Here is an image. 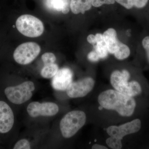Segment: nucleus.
<instances>
[{
	"instance_id": "obj_2",
	"label": "nucleus",
	"mask_w": 149,
	"mask_h": 149,
	"mask_svg": "<svg viewBox=\"0 0 149 149\" xmlns=\"http://www.w3.org/2000/svg\"><path fill=\"white\" fill-rule=\"evenodd\" d=\"M109 85L126 95L148 102L149 86L143 80L135 78L126 68L113 70L109 77Z\"/></svg>"
},
{
	"instance_id": "obj_26",
	"label": "nucleus",
	"mask_w": 149,
	"mask_h": 149,
	"mask_svg": "<svg viewBox=\"0 0 149 149\" xmlns=\"http://www.w3.org/2000/svg\"><path fill=\"white\" fill-rule=\"evenodd\" d=\"M87 41L91 45H95L97 42V39L95 35H90L87 37Z\"/></svg>"
},
{
	"instance_id": "obj_22",
	"label": "nucleus",
	"mask_w": 149,
	"mask_h": 149,
	"mask_svg": "<svg viewBox=\"0 0 149 149\" xmlns=\"http://www.w3.org/2000/svg\"><path fill=\"white\" fill-rule=\"evenodd\" d=\"M142 45L146 50L147 61L149 64V36H147L143 39Z\"/></svg>"
},
{
	"instance_id": "obj_9",
	"label": "nucleus",
	"mask_w": 149,
	"mask_h": 149,
	"mask_svg": "<svg viewBox=\"0 0 149 149\" xmlns=\"http://www.w3.org/2000/svg\"><path fill=\"white\" fill-rule=\"evenodd\" d=\"M27 110L29 116L32 118L40 116H52L58 112L59 107L56 104L51 102L41 103L33 102L28 105Z\"/></svg>"
},
{
	"instance_id": "obj_19",
	"label": "nucleus",
	"mask_w": 149,
	"mask_h": 149,
	"mask_svg": "<svg viewBox=\"0 0 149 149\" xmlns=\"http://www.w3.org/2000/svg\"><path fill=\"white\" fill-rule=\"evenodd\" d=\"M42 59L44 64L54 63L56 59L55 55L52 53L50 52L45 53L43 54L42 56Z\"/></svg>"
},
{
	"instance_id": "obj_15",
	"label": "nucleus",
	"mask_w": 149,
	"mask_h": 149,
	"mask_svg": "<svg viewBox=\"0 0 149 149\" xmlns=\"http://www.w3.org/2000/svg\"><path fill=\"white\" fill-rule=\"evenodd\" d=\"M97 42L95 46V50L100 56V59L106 58L108 56L109 52L106 43L104 41L103 35L97 33L95 35Z\"/></svg>"
},
{
	"instance_id": "obj_11",
	"label": "nucleus",
	"mask_w": 149,
	"mask_h": 149,
	"mask_svg": "<svg viewBox=\"0 0 149 149\" xmlns=\"http://www.w3.org/2000/svg\"><path fill=\"white\" fill-rule=\"evenodd\" d=\"M73 72L68 68L59 69L53 77L52 85L55 90L66 91L69 85L73 81Z\"/></svg>"
},
{
	"instance_id": "obj_16",
	"label": "nucleus",
	"mask_w": 149,
	"mask_h": 149,
	"mask_svg": "<svg viewBox=\"0 0 149 149\" xmlns=\"http://www.w3.org/2000/svg\"><path fill=\"white\" fill-rule=\"evenodd\" d=\"M58 70V65L55 63L44 64V66L41 70V74L44 78H53Z\"/></svg>"
},
{
	"instance_id": "obj_4",
	"label": "nucleus",
	"mask_w": 149,
	"mask_h": 149,
	"mask_svg": "<svg viewBox=\"0 0 149 149\" xmlns=\"http://www.w3.org/2000/svg\"><path fill=\"white\" fill-rule=\"evenodd\" d=\"M142 121L139 117H136L126 122L118 124L109 125L104 128L107 137L116 139L124 147L125 140L129 136L139 133L142 128Z\"/></svg>"
},
{
	"instance_id": "obj_23",
	"label": "nucleus",
	"mask_w": 149,
	"mask_h": 149,
	"mask_svg": "<svg viewBox=\"0 0 149 149\" xmlns=\"http://www.w3.org/2000/svg\"><path fill=\"white\" fill-rule=\"evenodd\" d=\"M133 6L138 8H142L144 7L148 1V0H131Z\"/></svg>"
},
{
	"instance_id": "obj_25",
	"label": "nucleus",
	"mask_w": 149,
	"mask_h": 149,
	"mask_svg": "<svg viewBox=\"0 0 149 149\" xmlns=\"http://www.w3.org/2000/svg\"><path fill=\"white\" fill-rule=\"evenodd\" d=\"M91 148L93 149H109L108 147L105 144L95 143L93 144L91 146Z\"/></svg>"
},
{
	"instance_id": "obj_13",
	"label": "nucleus",
	"mask_w": 149,
	"mask_h": 149,
	"mask_svg": "<svg viewBox=\"0 0 149 149\" xmlns=\"http://www.w3.org/2000/svg\"><path fill=\"white\" fill-rule=\"evenodd\" d=\"M71 0H46L47 7L54 11L62 12L66 14L70 9V5Z\"/></svg>"
},
{
	"instance_id": "obj_17",
	"label": "nucleus",
	"mask_w": 149,
	"mask_h": 149,
	"mask_svg": "<svg viewBox=\"0 0 149 149\" xmlns=\"http://www.w3.org/2000/svg\"><path fill=\"white\" fill-rule=\"evenodd\" d=\"M130 54V49L128 46L120 42L118 49L113 55L117 60L122 61L128 58Z\"/></svg>"
},
{
	"instance_id": "obj_24",
	"label": "nucleus",
	"mask_w": 149,
	"mask_h": 149,
	"mask_svg": "<svg viewBox=\"0 0 149 149\" xmlns=\"http://www.w3.org/2000/svg\"><path fill=\"white\" fill-rule=\"evenodd\" d=\"M115 1L128 9H130L133 7L131 3V0H115Z\"/></svg>"
},
{
	"instance_id": "obj_8",
	"label": "nucleus",
	"mask_w": 149,
	"mask_h": 149,
	"mask_svg": "<svg viewBox=\"0 0 149 149\" xmlns=\"http://www.w3.org/2000/svg\"><path fill=\"white\" fill-rule=\"evenodd\" d=\"M41 52L37 43L28 42L21 44L15 49L13 53L15 61L18 64L25 65L32 62Z\"/></svg>"
},
{
	"instance_id": "obj_1",
	"label": "nucleus",
	"mask_w": 149,
	"mask_h": 149,
	"mask_svg": "<svg viewBox=\"0 0 149 149\" xmlns=\"http://www.w3.org/2000/svg\"><path fill=\"white\" fill-rule=\"evenodd\" d=\"M146 102L104 85L93 92L90 117L93 124L100 128L120 124L139 117L142 103Z\"/></svg>"
},
{
	"instance_id": "obj_6",
	"label": "nucleus",
	"mask_w": 149,
	"mask_h": 149,
	"mask_svg": "<svg viewBox=\"0 0 149 149\" xmlns=\"http://www.w3.org/2000/svg\"><path fill=\"white\" fill-rule=\"evenodd\" d=\"M16 26L19 32L27 37H40L44 31L43 22L30 15H23L19 17L17 19Z\"/></svg>"
},
{
	"instance_id": "obj_3",
	"label": "nucleus",
	"mask_w": 149,
	"mask_h": 149,
	"mask_svg": "<svg viewBox=\"0 0 149 149\" xmlns=\"http://www.w3.org/2000/svg\"><path fill=\"white\" fill-rule=\"evenodd\" d=\"M87 120L88 116L83 111L75 110L68 112L60 122L62 136L66 139L72 138L85 125Z\"/></svg>"
},
{
	"instance_id": "obj_10",
	"label": "nucleus",
	"mask_w": 149,
	"mask_h": 149,
	"mask_svg": "<svg viewBox=\"0 0 149 149\" xmlns=\"http://www.w3.org/2000/svg\"><path fill=\"white\" fill-rule=\"evenodd\" d=\"M13 112L8 104L0 101V133L6 134L12 129L14 123Z\"/></svg>"
},
{
	"instance_id": "obj_21",
	"label": "nucleus",
	"mask_w": 149,
	"mask_h": 149,
	"mask_svg": "<svg viewBox=\"0 0 149 149\" xmlns=\"http://www.w3.org/2000/svg\"><path fill=\"white\" fill-rule=\"evenodd\" d=\"M88 60L92 63H96L100 60V56L94 50L90 52L88 55Z\"/></svg>"
},
{
	"instance_id": "obj_7",
	"label": "nucleus",
	"mask_w": 149,
	"mask_h": 149,
	"mask_svg": "<svg viewBox=\"0 0 149 149\" xmlns=\"http://www.w3.org/2000/svg\"><path fill=\"white\" fill-rule=\"evenodd\" d=\"M96 80L91 76L84 77L76 81H72L66 90L67 95L71 98H83L95 89Z\"/></svg>"
},
{
	"instance_id": "obj_12",
	"label": "nucleus",
	"mask_w": 149,
	"mask_h": 149,
	"mask_svg": "<svg viewBox=\"0 0 149 149\" xmlns=\"http://www.w3.org/2000/svg\"><path fill=\"white\" fill-rule=\"evenodd\" d=\"M103 37L109 52L113 54L118 49L120 42L118 40L116 31L113 28H109L104 32Z\"/></svg>"
},
{
	"instance_id": "obj_20",
	"label": "nucleus",
	"mask_w": 149,
	"mask_h": 149,
	"mask_svg": "<svg viewBox=\"0 0 149 149\" xmlns=\"http://www.w3.org/2000/svg\"><path fill=\"white\" fill-rule=\"evenodd\" d=\"M92 5L95 7H99L104 4H113L115 0H91Z\"/></svg>"
},
{
	"instance_id": "obj_5",
	"label": "nucleus",
	"mask_w": 149,
	"mask_h": 149,
	"mask_svg": "<svg viewBox=\"0 0 149 149\" xmlns=\"http://www.w3.org/2000/svg\"><path fill=\"white\" fill-rule=\"evenodd\" d=\"M35 89L32 81H25L16 86H9L4 90L5 95L12 103L21 104L29 100L33 95Z\"/></svg>"
},
{
	"instance_id": "obj_18",
	"label": "nucleus",
	"mask_w": 149,
	"mask_h": 149,
	"mask_svg": "<svg viewBox=\"0 0 149 149\" xmlns=\"http://www.w3.org/2000/svg\"><path fill=\"white\" fill-rule=\"evenodd\" d=\"M31 148L30 143L26 139H22L17 141L14 146V149H29Z\"/></svg>"
},
{
	"instance_id": "obj_14",
	"label": "nucleus",
	"mask_w": 149,
	"mask_h": 149,
	"mask_svg": "<svg viewBox=\"0 0 149 149\" xmlns=\"http://www.w3.org/2000/svg\"><path fill=\"white\" fill-rule=\"evenodd\" d=\"M92 6L91 0H71L70 8L75 14H84L86 11L91 9Z\"/></svg>"
}]
</instances>
